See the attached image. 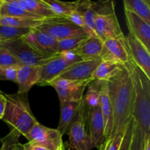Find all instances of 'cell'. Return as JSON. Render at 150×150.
<instances>
[{
	"instance_id": "d6a6232c",
	"label": "cell",
	"mask_w": 150,
	"mask_h": 150,
	"mask_svg": "<svg viewBox=\"0 0 150 150\" xmlns=\"http://www.w3.org/2000/svg\"><path fill=\"white\" fill-rule=\"evenodd\" d=\"M135 122H136L135 119L132 116V117L129 120L128 123H127V126L125 127L124 136H123L122 141V143L120 144L119 150H130L132 138H133V130H134Z\"/></svg>"
},
{
	"instance_id": "d6986e66",
	"label": "cell",
	"mask_w": 150,
	"mask_h": 150,
	"mask_svg": "<svg viewBox=\"0 0 150 150\" xmlns=\"http://www.w3.org/2000/svg\"><path fill=\"white\" fill-rule=\"evenodd\" d=\"M103 42L97 36H89L76 48V54L83 61L99 58Z\"/></svg>"
},
{
	"instance_id": "4dcf8cb0",
	"label": "cell",
	"mask_w": 150,
	"mask_h": 150,
	"mask_svg": "<svg viewBox=\"0 0 150 150\" xmlns=\"http://www.w3.org/2000/svg\"><path fill=\"white\" fill-rule=\"evenodd\" d=\"M20 136L14 131H10L1 139L0 150H23V145L18 142Z\"/></svg>"
},
{
	"instance_id": "74e56055",
	"label": "cell",
	"mask_w": 150,
	"mask_h": 150,
	"mask_svg": "<svg viewBox=\"0 0 150 150\" xmlns=\"http://www.w3.org/2000/svg\"><path fill=\"white\" fill-rule=\"evenodd\" d=\"M6 105H7V99L4 96V94L0 92V120H1L4 117Z\"/></svg>"
},
{
	"instance_id": "603a6c76",
	"label": "cell",
	"mask_w": 150,
	"mask_h": 150,
	"mask_svg": "<svg viewBox=\"0 0 150 150\" xmlns=\"http://www.w3.org/2000/svg\"><path fill=\"white\" fill-rule=\"evenodd\" d=\"M124 9L130 10L150 24L149 0H124Z\"/></svg>"
},
{
	"instance_id": "5bb4252c",
	"label": "cell",
	"mask_w": 150,
	"mask_h": 150,
	"mask_svg": "<svg viewBox=\"0 0 150 150\" xmlns=\"http://www.w3.org/2000/svg\"><path fill=\"white\" fill-rule=\"evenodd\" d=\"M101 62L102 59L99 57L75 63L69 66L58 78L71 81L92 80V75Z\"/></svg>"
},
{
	"instance_id": "8d00e7d4",
	"label": "cell",
	"mask_w": 150,
	"mask_h": 150,
	"mask_svg": "<svg viewBox=\"0 0 150 150\" xmlns=\"http://www.w3.org/2000/svg\"><path fill=\"white\" fill-rule=\"evenodd\" d=\"M60 56L64 59V60L70 63V64H73L75 63L79 62L81 61H83L79 57V56L76 54V51H64V52L59 53Z\"/></svg>"
},
{
	"instance_id": "ab89813d",
	"label": "cell",
	"mask_w": 150,
	"mask_h": 150,
	"mask_svg": "<svg viewBox=\"0 0 150 150\" xmlns=\"http://www.w3.org/2000/svg\"><path fill=\"white\" fill-rule=\"evenodd\" d=\"M142 150H150V134L146 135L142 141Z\"/></svg>"
},
{
	"instance_id": "f1b7e54d",
	"label": "cell",
	"mask_w": 150,
	"mask_h": 150,
	"mask_svg": "<svg viewBox=\"0 0 150 150\" xmlns=\"http://www.w3.org/2000/svg\"><path fill=\"white\" fill-rule=\"evenodd\" d=\"M88 37H89V35L87 34L83 33L70 37V38H67L66 39L58 41V51H57V54L64 52V51L76 50L79 46V45L84 40H86Z\"/></svg>"
},
{
	"instance_id": "e0dca14e",
	"label": "cell",
	"mask_w": 150,
	"mask_h": 150,
	"mask_svg": "<svg viewBox=\"0 0 150 150\" xmlns=\"http://www.w3.org/2000/svg\"><path fill=\"white\" fill-rule=\"evenodd\" d=\"M40 66L22 65L18 69L16 82L18 92L19 94H27L34 85L37 84L40 79Z\"/></svg>"
},
{
	"instance_id": "3957f363",
	"label": "cell",
	"mask_w": 150,
	"mask_h": 150,
	"mask_svg": "<svg viewBox=\"0 0 150 150\" xmlns=\"http://www.w3.org/2000/svg\"><path fill=\"white\" fill-rule=\"evenodd\" d=\"M133 117L144 135L150 134V79L133 63Z\"/></svg>"
},
{
	"instance_id": "52a82bcc",
	"label": "cell",
	"mask_w": 150,
	"mask_h": 150,
	"mask_svg": "<svg viewBox=\"0 0 150 150\" xmlns=\"http://www.w3.org/2000/svg\"><path fill=\"white\" fill-rule=\"evenodd\" d=\"M92 79L86 81H71L57 78L51 81L48 86H51L58 94L60 103L81 102L83 98V93L86 86Z\"/></svg>"
},
{
	"instance_id": "ffe728a7",
	"label": "cell",
	"mask_w": 150,
	"mask_h": 150,
	"mask_svg": "<svg viewBox=\"0 0 150 150\" xmlns=\"http://www.w3.org/2000/svg\"><path fill=\"white\" fill-rule=\"evenodd\" d=\"M0 16L21 18L44 20L28 11L18 0H1Z\"/></svg>"
},
{
	"instance_id": "44dd1931",
	"label": "cell",
	"mask_w": 150,
	"mask_h": 150,
	"mask_svg": "<svg viewBox=\"0 0 150 150\" xmlns=\"http://www.w3.org/2000/svg\"><path fill=\"white\" fill-rule=\"evenodd\" d=\"M79 103H60V118L57 130L61 133L62 136L67 133L70 125L77 115Z\"/></svg>"
},
{
	"instance_id": "6da1fadb",
	"label": "cell",
	"mask_w": 150,
	"mask_h": 150,
	"mask_svg": "<svg viewBox=\"0 0 150 150\" xmlns=\"http://www.w3.org/2000/svg\"><path fill=\"white\" fill-rule=\"evenodd\" d=\"M133 62L122 64L117 74L106 81L108 98L113 112V126L110 136L124 130L133 116Z\"/></svg>"
},
{
	"instance_id": "f546056e",
	"label": "cell",
	"mask_w": 150,
	"mask_h": 150,
	"mask_svg": "<svg viewBox=\"0 0 150 150\" xmlns=\"http://www.w3.org/2000/svg\"><path fill=\"white\" fill-rule=\"evenodd\" d=\"M22 65H23L22 63L8 50L0 46V68H7V67L19 68Z\"/></svg>"
},
{
	"instance_id": "5b68a950",
	"label": "cell",
	"mask_w": 150,
	"mask_h": 150,
	"mask_svg": "<svg viewBox=\"0 0 150 150\" xmlns=\"http://www.w3.org/2000/svg\"><path fill=\"white\" fill-rule=\"evenodd\" d=\"M1 46L8 50L23 65L41 66L51 57H47L34 49L23 38L1 42Z\"/></svg>"
},
{
	"instance_id": "1f68e13d",
	"label": "cell",
	"mask_w": 150,
	"mask_h": 150,
	"mask_svg": "<svg viewBox=\"0 0 150 150\" xmlns=\"http://www.w3.org/2000/svg\"><path fill=\"white\" fill-rule=\"evenodd\" d=\"M125 130L120 131L113 136H110L105 139L100 146H99V150H119L120 144L124 136Z\"/></svg>"
},
{
	"instance_id": "cb8c5ba5",
	"label": "cell",
	"mask_w": 150,
	"mask_h": 150,
	"mask_svg": "<svg viewBox=\"0 0 150 150\" xmlns=\"http://www.w3.org/2000/svg\"><path fill=\"white\" fill-rule=\"evenodd\" d=\"M122 64L115 62L102 61L95 69L92 75V80L106 81L117 74Z\"/></svg>"
},
{
	"instance_id": "ba28073f",
	"label": "cell",
	"mask_w": 150,
	"mask_h": 150,
	"mask_svg": "<svg viewBox=\"0 0 150 150\" xmlns=\"http://www.w3.org/2000/svg\"><path fill=\"white\" fill-rule=\"evenodd\" d=\"M95 34L103 42L125 35L121 29L115 11L97 14L94 22Z\"/></svg>"
},
{
	"instance_id": "f35d334b",
	"label": "cell",
	"mask_w": 150,
	"mask_h": 150,
	"mask_svg": "<svg viewBox=\"0 0 150 150\" xmlns=\"http://www.w3.org/2000/svg\"><path fill=\"white\" fill-rule=\"evenodd\" d=\"M23 150H48L46 148L40 146L39 144H37L35 143H29L25 144L23 145Z\"/></svg>"
},
{
	"instance_id": "8fae6325",
	"label": "cell",
	"mask_w": 150,
	"mask_h": 150,
	"mask_svg": "<svg viewBox=\"0 0 150 150\" xmlns=\"http://www.w3.org/2000/svg\"><path fill=\"white\" fill-rule=\"evenodd\" d=\"M23 39L38 52L47 57H53L57 54L58 41L38 28L32 29Z\"/></svg>"
},
{
	"instance_id": "4316f807",
	"label": "cell",
	"mask_w": 150,
	"mask_h": 150,
	"mask_svg": "<svg viewBox=\"0 0 150 150\" xmlns=\"http://www.w3.org/2000/svg\"><path fill=\"white\" fill-rule=\"evenodd\" d=\"M102 81L94 80L87 85V90L83 101L87 108H95L100 105V96Z\"/></svg>"
},
{
	"instance_id": "e575fe53",
	"label": "cell",
	"mask_w": 150,
	"mask_h": 150,
	"mask_svg": "<svg viewBox=\"0 0 150 150\" xmlns=\"http://www.w3.org/2000/svg\"><path fill=\"white\" fill-rule=\"evenodd\" d=\"M66 19L70 21L71 23H74L75 25H76L79 27L81 28L83 30L84 29V19H83V12L79 7H76V10Z\"/></svg>"
},
{
	"instance_id": "30bf717a",
	"label": "cell",
	"mask_w": 150,
	"mask_h": 150,
	"mask_svg": "<svg viewBox=\"0 0 150 150\" xmlns=\"http://www.w3.org/2000/svg\"><path fill=\"white\" fill-rule=\"evenodd\" d=\"M37 28L49 35L57 41L85 33L81 28L71 23L66 18L46 20Z\"/></svg>"
},
{
	"instance_id": "d590c367",
	"label": "cell",
	"mask_w": 150,
	"mask_h": 150,
	"mask_svg": "<svg viewBox=\"0 0 150 150\" xmlns=\"http://www.w3.org/2000/svg\"><path fill=\"white\" fill-rule=\"evenodd\" d=\"M18 69L16 67L0 68V80L10 81L16 83Z\"/></svg>"
},
{
	"instance_id": "2e32d148",
	"label": "cell",
	"mask_w": 150,
	"mask_h": 150,
	"mask_svg": "<svg viewBox=\"0 0 150 150\" xmlns=\"http://www.w3.org/2000/svg\"><path fill=\"white\" fill-rule=\"evenodd\" d=\"M125 15L129 33L139 40L150 51V24L126 9H125Z\"/></svg>"
},
{
	"instance_id": "60d3db41",
	"label": "cell",
	"mask_w": 150,
	"mask_h": 150,
	"mask_svg": "<svg viewBox=\"0 0 150 150\" xmlns=\"http://www.w3.org/2000/svg\"><path fill=\"white\" fill-rule=\"evenodd\" d=\"M1 0H0V8H1Z\"/></svg>"
},
{
	"instance_id": "b9f144b4",
	"label": "cell",
	"mask_w": 150,
	"mask_h": 150,
	"mask_svg": "<svg viewBox=\"0 0 150 150\" xmlns=\"http://www.w3.org/2000/svg\"><path fill=\"white\" fill-rule=\"evenodd\" d=\"M0 46H1V42H0Z\"/></svg>"
},
{
	"instance_id": "83f0119b",
	"label": "cell",
	"mask_w": 150,
	"mask_h": 150,
	"mask_svg": "<svg viewBox=\"0 0 150 150\" xmlns=\"http://www.w3.org/2000/svg\"><path fill=\"white\" fill-rule=\"evenodd\" d=\"M31 29H32L0 26V42H7L23 38Z\"/></svg>"
},
{
	"instance_id": "4fadbf2b",
	"label": "cell",
	"mask_w": 150,
	"mask_h": 150,
	"mask_svg": "<svg viewBox=\"0 0 150 150\" xmlns=\"http://www.w3.org/2000/svg\"><path fill=\"white\" fill-rule=\"evenodd\" d=\"M86 124L92 149L99 148L105 141L104 122L100 105L95 108L86 107Z\"/></svg>"
},
{
	"instance_id": "484cf974",
	"label": "cell",
	"mask_w": 150,
	"mask_h": 150,
	"mask_svg": "<svg viewBox=\"0 0 150 150\" xmlns=\"http://www.w3.org/2000/svg\"><path fill=\"white\" fill-rule=\"evenodd\" d=\"M46 20L21 18L0 16V26H12L23 29H35L40 26Z\"/></svg>"
},
{
	"instance_id": "277c9868",
	"label": "cell",
	"mask_w": 150,
	"mask_h": 150,
	"mask_svg": "<svg viewBox=\"0 0 150 150\" xmlns=\"http://www.w3.org/2000/svg\"><path fill=\"white\" fill-rule=\"evenodd\" d=\"M67 133L69 136V150L92 149L86 124V106L83 99L79 103L77 115Z\"/></svg>"
},
{
	"instance_id": "7bdbcfd3",
	"label": "cell",
	"mask_w": 150,
	"mask_h": 150,
	"mask_svg": "<svg viewBox=\"0 0 150 150\" xmlns=\"http://www.w3.org/2000/svg\"><path fill=\"white\" fill-rule=\"evenodd\" d=\"M0 92H1V91H0Z\"/></svg>"
},
{
	"instance_id": "9a60e30c",
	"label": "cell",
	"mask_w": 150,
	"mask_h": 150,
	"mask_svg": "<svg viewBox=\"0 0 150 150\" xmlns=\"http://www.w3.org/2000/svg\"><path fill=\"white\" fill-rule=\"evenodd\" d=\"M72 65L64 60L59 54L49 59L40 67V79L37 85L48 86L51 81L59 77L69 66Z\"/></svg>"
},
{
	"instance_id": "8992f818",
	"label": "cell",
	"mask_w": 150,
	"mask_h": 150,
	"mask_svg": "<svg viewBox=\"0 0 150 150\" xmlns=\"http://www.w3.org/2000/svg\"><path fill=\"white\" fill-rule=\"evenodd\" d=\"M29 143L39 144L48 150H64L62 136L57 130L38 122L25 135Z\"/></svg>"
},
{
	"instance_id": "7c38bea8",
	"label": "cell",
	"mask_w": 150,
	"mask_h": 150,
	"mask_svg": "<svg viewBox=\"0 0 150 150\" xmlns=\"http://www.w3.org/2000/svg\"><path fill=\"white\" fill-rule=\"evenodd\" d=\"M125 40L131 61L150 79V51L131 34L125 35Z\"/></svg>"
},
{
	"instance_id": "d4e9b609",
	"label": "cell",
	"mask_w": 150,
	"mask_h": 150,
	"mask_svg": "<svg viewBox=\"0 0 150 150\" xmlns=\"http://www.w3.org/2000/svg\"><path fill=\"white\" fill-rule=\"evenodd\" d=\"M57 16L67 18L78 7L79 1H63L59 0H42Z\"/></svg>"
},
{
	"instance_id": "ac0fdd59",
	"label": "cell",
	"mask_w": 150,
	"mask_h": 150,
	"mask_svg": "<svg viewBox=\"0 0 150 150\" xmlns=\"http://www.w3.org/2000/svg\"><path fill=\"white\" fill-rule=\"evenodd\" d=\"M100 108L104 122V138L105 140L111 136L113 126V112L108 95L107 81H103L100 96Z\"/></svg>"
},
{
	"instance_id": "7a4b0ae2",
	"label": "cell",
	"mask_w": 150,
	"mask_h": 150,
	"mask_svg": "<svg viewBox=\"0 0 150 150\" xmlns=\"http://www.w3.org/2000/svg\"><path fill=\"white\" fill-rule=\"evenodd\" d=\"M4 96L7 105L1 120L8 125L10 131L16 132L20 136H25L38 122L29 106L27 94H4Z\"/></svg>"
},
{
	"instance_id": "7402d4cb",
	"label": "cell",
	"mask_w": 150,
	"mask_h": 150,
	"mask_svg": "<svg viewBox=\"0 0 150 150\" xmlns=\"http://www.w3.org/2000/svg\"><path fill=\"white\" fill-rule=\"evenodd\" d=\"M18 1L28 11L44 20L63 18L57 16L42 0H18Z\"/></svg>"
},
{
	"instance_id": "836d02e7",
	"label": "cell",
	"mask_w": 150,
	"mask_h": 150,
	"mask_svg": "<svg viewBox=\"0 0 150 150\" xmlns=\"http://www.w3.org/2000/svg\"><path fill=\"white\" fill-rule=\"evenodd\" d=\"M146 135L142 133L140 127L136 124V122H135L134 130H133V138H132L130 150H142V141H143L144 137Z\"/></svg>"
},
{
	"instance_id": "9c48e42d",
	"label": "cell",
	"mask_w": 150,
	"mask_h": 150,
	"mask_svg": "<svg viewBox=\"0 0 150 150\" xmlns=\"http://www.w3.org/2000/svg\"><path fill=\"white\" fill-rule=\"evenodd\" d=\"M100 58L102 61L111 62L120 64L132 62L126 43L125 35L104 41Z\"/></svg>"
}]
</instances>
